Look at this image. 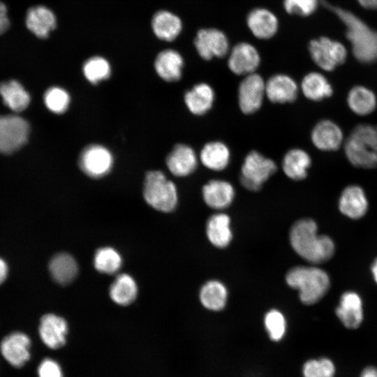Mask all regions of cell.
<instances>
[{"mask_svg": "<svg viewBox=\"0 0 377 377\" xmlns=\"http://www.w3.org/2000/svg\"><path fill=\"white\" fill-rule=\"evenodd\" d=\"M346 27V36L352 46L354 57L360 62L371 63L377 60V31L370 28L353 13L323 1Z\"/></svg>", "mask_w": 377, "mask_h": 377, "instance_id": "cell-2", "label": "cell"}, {"mask_svg": "<svg viewBox=\"0 0 377 377\" xmlns=\"http://www.w3.org/2000/svg\"><path fill=\"white\" fill-rule=\"evenodd\" d=\"M9 24L7 7L3 2L0 1V35L8 29Z\"/></svg>", "mask_w": 377, "mask_h": 377, "instance_id": "cell-42", "label": "cell"}, {"mask_svg": "<svg viewBox=\"0 0 377 377\" xmlns=\"http://www.w3.org/2000/svg\"><path fill=\"white\" fill-rule=\"evenodd\" d=\"M137 294V284L127 274H119L110 287V296L119 305L130 304L135 300Z\"/></svg>", "mask_w": 377, "mask_h": 377, "instance_id": "cell-31", "label": "cell"}, {"mask_svg": "<svg viewBox=\"0 0 377 377\" xmlns=\"http://www.w3.org/2000/svg\"><path fill=\"white\" fill-rule=\"evenodd\" d=\"M274 161L256 151H250L241 168L240 182L249 191H258L276 170Z\"/></svg>", "mask_w": 377, "mask_h": 377, "instance_id": "cell-5", "label": "cell"}, {"mask_svg": "<svg viewBox=\"0 0 377 377\" xmlns=\"http://www.w3.org/2000/svg\"><path fill=\"white\" fill-rule=\"evenodd\" d=\"M360 377H377V368L373 366L364 368Z\"/></svg>", "mask_w": 377, "mask_h": 377, "instance_id": "cell-44", "label": "cell"}, {"mask_svg": "<svg viewBox=\"0 0 377 377\" xmlns=\"http://www.w3.org/2000/svg\"><path fill=\"white\" fill-rule=\"evenodd\" d=\"M183 66L182 55L172 49L161 51L154 62L157 74L168 82H175L181 78Z\"/></svg>", "mask_w": 377, "mask_h": 377, "instance_id": "cell-22", "label": "cell"}, {"mask_svg": "<svg viewBox=\"0 0 377 377\" xmlns=\"http://www.w3.org/2000/svg\"><path fill=\"white\" fill-rule=\"evenodd\" d=\"M286 281L290 287L299 291L300 300L307 305L320 301L330 286L328 274L316 267H293L288 272Z\"/></svg>", "mask_w": 377, "mask_h": 377, "instance_id": "cell-3", "label": "cell"}, {"mask_svg": "<svg viewBox=\"0 0 377 377\" xmlns=\"http://www.w3.org/2000/svg\"><path fill=\"white\" fill-rule=\"evenodd\" d=\"M197 164L198 159L194 150L186 145H175L166 158L168 170L177 177H186L193 173Z\"/></svg>", "mask_w": 377, "mask_h": 377, "instance_id": "cell-14", "label": "cell"}, {"mask_svg": "<svg viewBox=\"0 0 377 377\" xmlns=\"http://www.w3.org/2000/svg\"><path fill=\"white\" fill-rule=\"evenodd\" d=\"M374 150L377 153V126H375V140L374 145Z\"/></svg>", "mask_w": 377, "mask_h": 377, "instance_id": "cell-47", "label": "cell"}, {"mask_svg": "<svg viewBox=\"0 0 377 377\" xmlns=\"http://www.w3.org/2000/svg\"><path fill=\"white\" fill-rule=\"evenodd\" d=\"M8 273V267L6 261L0 258V285L6 279Z\"/></svg>", "mask_w": 377, "mask_h": 377, "instance_id": "cell-43", "label": "cell"}, {"mask_svg": "<svg viewBox=\"0 0 377 377\" xmlns=\"http://www.w3.org/2000/svg\"><path fill=\"white\" fill-rule=\"evenodd\" d=\"M344 149L353 165L367 169L377 166V153L360 141L350 136L346 141Z\"/></svg>", "mask_w": 377, "mask_h": 377, "instance_id": "cell-25", "label": "cell"}, {"mask_svg": "<svg viewBox=\"0 0 377 377\" xmlns=\"http://www.w3.org/2000/svg\"><path fill=\"white\" fill-rule=\"evenodd\" d=\"M29 126L26 120L15 115L0 117V152L9 154L27 140Z\"/></svg>", "mask_w": 377, "mask_h": 377, "instance_id": "cell-7", "label": "cell"}, {"mask_svg": "<svg viewBox=\"0 0 377 377\" xmlns=\"http://www.w3.org/2000/svg\"><path fill=\"white\" fill-rule=\"evenodd\" d=\"M260 63V57L256 48L248 43L235 45L230 54L228 66L237 75L253 73Z\"/></svg>", "mask_w": 377, "mask_h": 377, "instance_id": "cell-13", "label": "cell"}, {"mask_svg": "<svg viewBox=\"0 0 377 377\" xmlns=\"http://www.w3.org/2000/svg\"><path fill=\"white\" fill-rule=\"evenodd\" d=\"M230 217L223 213L210 216L207 222L206 232L209 242L215 246L224 248L232 239Z\"/></svg>", "mask_w": 377, "mask_h": 377, "instance_id": "cell-28", "label": "cell"}, {"mask_svg": "<svg viewBox=\"0 0 377 377\" xmlns=\"http://www.w3.org/2000/svg\"><path fill=\"white\" fill-rule=\"evenodd\" d=\"M302 374L304 377H334L336 366L328 357L311 359L304 364Z\"/></svg>", "mask_w": 377, "mask_h": 377, "instance_id": "cell-37", "label": "cell"}, {"mask_svg": "<svg viewBox=\"0 0 377 377\" xmlns=\"http://www.w3.org/2000/svg\"><path fill=\"white\" fill-rule=\"evenodd\" d=\"M143 194L145 200L150 206L163 212L172 211L177 203V192L175 184L158 170L147 173Z\"/></svg>", "mask_w": 377, "mask_h": 377, "instance_id": "cell-4", "label": "cell"}, {"mask_svg": "<svg viewBox=\"0 0 377 377\" xmlns=\"http://www.w3.org/2000/svg\"><path fill=\"white\" fill-rule=\"evenodd\" d=\"M309 50L314 63L326 71H333L344 63L347 57L345 46L327 37L311 40Z\"/></svg>", "mask_w": 377, "mask_h": 377, "instance_id": "cell-6", "label": "cell"}, {"mask_svg": "<svg viewBox=\"0 0 377 377\" xmlns=\"http://www.w3.org/2000/svg\"><path fill=\"white\" fill-rule=\"evenodd\" d=\"M301 89L309 100L318 101L330 97L333 89L327 78L320 73L311 72L302 79Z\"/></svg>", "mask_w": 377, "mask_h": 377, "instance_id": "cell-30", "label": "cell"}, {"mask_svg": "<svg viewBox=\"0 0 377 377\" xmlns=\"http://www.w3.org/2000/svg\"><path fill=\"white\" fill-rule=\"evenodd\" d=\"M371 272L374 279L377 283V258L374 261L371 265Z\"/></svg>", "mask_w": 377, "mask_h": 377, "instance_id": "cell-46", "label": "cell"}, {"mask_svg": "<svg viewBox=\"0 0 377 377\" xmlns=\"http://www.w3.org/2000/svg\"><path fill=\"white\" fill-rule=\"evenodd\" d=\"M68 330L65 319L53 313H47L40 318L38 334L47 348L55 350L65 345Z\"/></svg>", "mask_w": 377, "mask_h": 377, "instance_id": "cell-12", "label": "cell"}, {"mask_svg": "<svg viewBox=\"0 0 377 377\" xmlns=\"http://www.w3.org/2000/svg\"><path fill=\"white\" fill-rule=\"evenodd\" d=\"M121 264L120 254L112 247L101 248L94 255V267L101 273L114 274L120 269Z\"/></svg>", "mask_w": 377, "mask_h": 377, "instance_id": "cell-35", "label": "cell"}, {"mask_svg": "<svg viewBox=\"0 0 377 377\" xmlns=\"http://www.w3.org/2000/svg\"><path fill=\"white\" fill-rule=\"evenodd\" d=\"M290 242L295 251L311 263H323L334 253V244L326 235H318L317 225L310 219L297 221L290 231Z\"/></svg>", "mask_w": 377, "mask_h": 377, "instance_id": "cell-1", "label": "cell"}, {"mask_svg": "<svg viewBox=\"0 0 377 377\" xmlns=\"http://www.w3.org/2000/svg\"><path fill=\"white\" fill-rule=\"evenodd\" d=\"M44 102L51 112L61 114L68 109L70 96L65 89L58 87H52L45 93Z\"/></svg>", "mask_w": 377, "mask_h": 377, "instance_id": "cell-38", "label": "cell"}, {"mask_svg": "<svg viewBox=\"0 0 377 377\" xmlns=\"http://www.w3.org/2000/svg\"><path fill=\"white\" fill-rule=\"evenodd\" d=\"M202 197L211 208L222 209L228 207L235 196L232 185L227 181L212 179L202 187Z\"/></svg>", "mask_w": 377, "mask_h": 377, "instance_id": "cell-20", "label": "cell"}, {"mask_svg": "<svg viewBox=\"0 0 377 377\" xmlns=\"http://www.w3.org/2000/svg\"><path fill=\"white\" fill-rule=\"evenodd\" d=\"M318 3V0H284L283 6L289 14L309 16L316 10Z\"/></svg>", "mask_w": 377, "mask_h": 377, "instance_id": "cell-40", "label": "cell"}, {"mask_svg": "<svg viewBox=\"0 0 377 377\" xmlns=\"http://www.w3.org/2000/svg\"><path fill=\"white\" fill-rule=\"evenodd\" d=\"M82 71L86 79L94 84L108 78L111 73L108 61L98 56L87 59L83 65Z\"/></svg>", "mask_w": 377, "mask_h": 377, "instance_id": "cell-36", "label": "cell"}, {"mask_svg": "<svg viewBox=\"0 0 377 377\" xmlns=\"http://www.w3.org/2000/svg\"><path fill=\"white\" fill-rule=\"evenodd\" d=\"M0 94L4 103L15 112L24 110L30 102L29 94L21 84L15 80L1 83Z\"/></svg>", "mask_w": 377, "mask_h": 377, "instance_id": "cell-33", "label": "cell"}, {"mask_svg": "<svg viewBox=\"0 0 377 377\" xmlns=\"http://www.w3.org/2000/svg\"><path fill=\"white\" fill-rule=\"evenodd\" d=\"M336 314L343 325L348 329H356L363 320L362 302L355 292L344 293L336 309Z\"/></svg>", "mask_w": 377, "mask_h": 377, "instance_id": "cell-18", "label": "cell"}, {"mask_svg": "<svg viewBox=\"0 0 377 377\" xmlns=\"http://www.w3.org/2000/svg\"><path fill=\"white\" fill-rule=\"evenodd\" d=\"M194 45L199 55L205 60L223 57L228 52L229 43L225 34L215 28L200 29Z\"/></svg>", "mask_w": 377, "mask_h": 377, "instance_id": "cell-11", "label": "cell"}, {"mask_svg": "<svg viewBox=\"0 0 377 377\" xmlns=\"http://www.w3.org/2000/svg\"><path fill=\"white\" fill-rule=\"evenodd\" d=\"M265 95V82L257 73L245 76L238 88V103L241 111L246 114L258 111Z\"/></svg>", "mask_w": 377, "mask_h": 377, "instance_id": "cell-9", "label": "cell"}, {"mask_svg": "<svg viewBox=\"0 0 377 377\" xmlns=\"http://www.w3.org/2000/svg\"><path fill=\"white\" fill-rule=\"evenodd\" d=\"M360 6L367 9L376 10L377 0H357Z\"/></svg>", "mask_w": 377, "mask_h": 377, "instance_id": "cell-45", "label": "cell"}, {"mask_svg": "<svg viewBox=\"0 0 377 377\" xmlns=\"http://www.w3.org/2000/svg\"><path fill=\"white\" fill-rule=\"evenodd\" d=\"M311 159L309 154L301 149H292L286 152L282 161L285 175L293 180L306 178L311 166Z\"/></svg>", "mask_w": 377, "mask_h": 377, "instance_id": "cell-26", "label": "cell"}, {"mask_svg": "<svg viewBox=\"0 0 377 377\" xmlns=\"http://www.w3.org/2000/svg\"><path fill=\"white\" fill-rule=\"evenodd\" d=\"M38 377H64L61 367L54 359L44 358L37 368Z\"/></svg>", "mask_w": 377, "mask_h": 377, "instance_id": "cell-41", "label": "cell"}, {"mask_svg": "<svg viewBox=\"0 0 377 377\" xmlns=\"http://www.w3.org/2000/svg\"><path fill=\"white\" fill-rule=\"evenodd\" d=\"M27 28L39 38H46L57 25L54 13L47 7L38 5L31 7L25 17Z\"/></svg>", "mask_w": 377, "mask_h": 377, "instance_id": "cell-15", "label": "cell"}, {"mask_svg": "<svg viewBox=\"0 0 377 377\" xmlns=\"http://www.w3.org/2000/svg\"><path fill=\"white\" fill-rule=\"evenodd\" d=\"M49 270L52 279L57 283L67 285L76 277L78 267L75 260L71 255L61 253L51 259Z\"/></svg>", "mask_w": 377, "mask_h": 377, "instance_id": "cell-29", "label": "cell"}, {"mask_svg": "<svg viewBox=\"0 0 377 377\" xmlns=\"http://www.w3.org/2000/svg\"><path fill=\"white\" fill-rule=\"evenodd\" d=\"M230 153L226 145L220 141H212L205 144L200 153V160L207 168L221 171L229 162Z\"/></svg>", "mask_w": 377, "mask_h": 377, "instance_id": "cell-27", "label": "cell"}, {"mask_svg": "<svg viewBox=\"0 0 377 377\" xmlns=\"http://www.w3.org/2000/svg\"><path fill=\"white\" fill-rule=\"evenodd\" d=\"M31 341L29 337L20 331L5 336L0 342V353L11 367H23L31 359Z\"/></svg>", "mask_w": 377, "mask_h": 377, "instance_id": "cell-8", "label": "cell"}, {"mask_svg": "<svg viewBox=\"0 0 377 377\" xmlns=\"http://www.w3.org/2000/svg\"><path fill=\"white\" fill-rule=\"evenodd\" d=\"M265 326L269 338L273 341L281 340L286 332V320L283 315L276 309L269 311L265 316Z\"/></svg>", "mask_w": 377, "mask_h": 377, "instance_id": "cell-39", "label": "cell"}, {"mask_svg": "<svg viewBox=\"0 0 377 377\" xmlns=\"http://www.w3.org/2000/svg\"><path fill=\"white\" fill-rule=\"evenodd\" d=\"M339 207L342 214L350 219L362 217L368 208V201L363 189L357 185L346 187L341 194Z\"/></svg>", "mask_w": 377, "mask_h": 377, "instance_id": "cell-19", "label": "cell"}, {"mask_svg": "<svg viewBox=\"0 0 377 377\" xmlns=\"http://www.w3.org/2000/svg\"><path fill=\"white\" fill-rule=\"evenodd\" d=\"M214 91L207 83H198L193 86L184 96V101L188 110L195 115H202L212 107Z\"/></svg>", "mask_w": 377, "mask_h": 377, "instance_id": "cell-23", "label": "cell"}, {"mask_svg": "<svg viewBox=\"0 0 377 377\" xmlns=\"http://www.w3.org/2000/svg\"><path fill=\"white\" fill-rule=\"evenodd\" d=\"M297 83L287 75H274L265 82V95L272 103L293 102L297 96Z\"/></svg>", "mask_w": 377, "mask_h": 377, "instance_id": "cell-16", "label": "cell"}, {"mask_svg": "<svg viewBox=\"0 0 377 377\" xmlns=\"http://www.w3.org/2000/svg\"><path fill=\"white\" fill-rule=\"evenodd\" d=\"M246 22L253 36L259 39L272 38L277 31L278 20L266 8H255L247 16Z\"/></svg>", "mask_w": 377, "mask_h": 377, "instance_id": "cell-21", "label": "cell"}, {"mask_svg": "<svg viewBox=\"0 0 377 377\" xmlns=\"http://www.w3.org/2000/svg\"><path fill=\"white\" fill-rule=\"evenodd\" d=\"M113 158L110 151L99 145H91L84 148L79 158L80 169L87 175L102 177L112 168Z\"/></svg>", "mask_w": 377, "mask_h": 377, "instance_id": "cell-10", "label": "cell"}, {"mask_svg": "<svg viewBox=\"0 0 377 377\" xmlns=\"http://www.w3.org/2000/svg\"><path fill=\"white\" fill-rule=\"evenodd\" d=\"M200 300L205 308L212 311H220L226 305L227 290L221 282L209 281L202 286Z\"/></svg>", "mask_w": 377, "mask_h": 377, "instance_id": "cell-34", "label": "cell"}, {"mask_svg": "<svg viewBox=\"0 0 377 377\" xmlns=\"http://www.w3.org/2000/svg\"><path fill=\"white\" fill-rule=\"evenodd\" d=\"M313 144L323 151H334L342 144L343 133L340 127L332 121H319L311 131Z\"/></svg>", "mask_w": 377, "mask_h": 377, "instance_id": "cell-17", "label": "cell"}, {"mask_svg": "<svg viewBox=\"0 0 377 377\" xmlns=\"http://www.w3.org/2000/svg\"><path fill=\"white\" fill-rule=\"evenodd\" d=\"M151 27L157 38L172 41L180 34L182 23L180 18L174 13L168 10H159L152 18Z\"/></svg>", "mask_w": 377, "mask_h": 377, "instance_id": "cell-24", "label": "cell"}, {"mask_svg": "<svg viewBox=\"0 0 377 377\" xmlns=\"http://www.w3.org/2000/svg\"><path fill=\"white\" fill-rule=\"evenodd\" d=\"M347 103L354 113L358 115H367L375 110L376 97L369 89L363 86H355L350 90Z\"/></svg>", "mask_w": 377, "mask_h": 377, "instance_id": "cell-32", "label": "cell"}]
</instances>
